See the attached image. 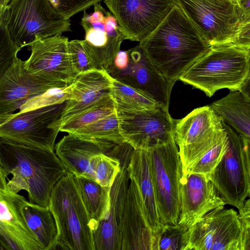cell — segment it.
Here are the masks:
<instances>
[{
	"label": "cell",
	"mask_w": 250,
	"mask_h": 250,
	"mask_svg": "<svg viewBox=\"0 0 250 250\" xmlns=\"http://www.w3.org/2000/svg\"><path fill=\"white\" fill-rule=\"evenodd\" d=\"M139 45L160 73L174 82L210 48L177 4Z\"/></svg>",
	"instance_id": "obj_1"
},
{
	"label": "cell",
	"mask_w": 250,
	"mask_h": 250,
	"mask_svg": "<svg viewBox=\"0 0 250 250\" xmlns=\"http://www.w3.org/2000/svg\"><path fill=\"white\" fill-rule=\"evenodd\" d=\"M0 166L13 177L9 188L28 192L30 202L48 207L51 192L68 172L54 151L0 138Z\"/></svg>",
	"instance_id": "obj_2"
},
{
	"label": "cell",
	"mask_w": 250,
	"mask_h": 250,
	"mask_svg": "<svg viewBox=\"0 0 250 250\" xmlns=\"http://www.w3.org/2000/svg\"><path fill=\"white\" fill-rule=\"evenodd\" d=\"M250 80V48L233 44L210 46L178 78L210 97L218 90H239Z\"/></svg>",
	"instance_id": "obj_3"
},
{
	"label": "cell",
	"mask_w": 250,
	"mask_h": 250,
	"mask_svg": "<svg viewBox=\"0 0 250 250\" xmlns=\"http://www.w3.org/2000/svg\"><path fill=\"white\" fill-rule=\"evenodd\" d=\"M48 207L58 231L55 250H95L88 216L72 173L68 172L54 186Z\"/></svg>",
	"instance_id": "obj_4"
},
{
	"label": "cell",
	"mask_w": 250,
	"mask_h": 250,
	"mask_svg": "<svg viewBox=\"0 0 250 250\" xmlns=\"http://www.w3.org/2000/svg\"><path fill=\"white\" fill-rule=\"evenodd\" d=\"M176 1L210 46L236 45L243 29L250 23V15L236 0Z\"/></svg>",
	"instance_id": "obj_5"
},
{
	"label": "cell",
	"mask_w": 250,
	"mask_h": 250,
	"mask_svg": "<svg viewBox=\"0 0 250 250\" xmlns=\"http://www.w3.org/2000/svg\"><path fill=\"white\" fill-rule=\"evenodd\" d=\"M66 20L49 0H11L7 6L6 27L20 48L34 41L71 31Z\"/></svg>",
	"instance_id": "obj_6"
},
{
	"label": "cell",
	"mask_w": 250,
	"mask_h": 250,
	"mask_svg": "<svg viewBox=\"0 0 250 250\" xmlns=\"http://www.w3.org/2000/svg\"><path fill=\"white\" fill-rule=\"evenodd\" d=\"M222 124L227 135V148L208 179L225 204L238 209L250 195V140Z\"/></svg>",
	"instance_id": "obj_7"
},
{
	"label": "cell",
	"mask_w": 250,
	"mask_h": 250,
	"mask_svg": "<svg viewBox=\"0 0 250 250\" xmlns=\"http://www.w3.org/2000/svg\"><path fill=\"white\" fill-rule=\"evenodd\" d=\"M158 212L163 225H176L181 210L182 165L174 137L149 150Z\"/></svg>",
	"instance_id": "obj_8"
},
{
	"label": "cell",
	"mask_w": 250,
	"mask_h": 250,
	"mask_svg": "<svg viewBox=\"0 0 250 250\" xmlns=\"http://www.w3.org/2000/svg\"><path fill=\"white\" fill-rule=\"evenodd\" d=\"M65 102L0 114V138L54 150Z\"/></svg>",
	"instance_id": "obj_9"
},
{
	"label": "cell",
	"mask_w": 250,
	"mask_h": 250,
	"mask_svg": "<svg viewBox=\"0 0 250 250\" xmlns=\"http://www.w3.org/2000/svg\"><path fill=\"white\" fill-rule=\"evenodd\" d=\"M116 111L120 133L135 149L149 150L174 138L175 119L161 106L142 111L116 106Z\"/></svg>",
	"instance_id": "obj_10"
},
{
	"label": "cell",
	"mask_w": 250,
	"mask_h": 250,
	"mask_svg": "<svg viewBox=\"0 0 250 250\" xmlns=\"http://www.w3.org/2000/svg\"><path fill=\"white\" fill-rule=\"evenodd\" d=\"M223 128L221 120L210 105L198 107L183 118L175 119L174 137L183 174L211 146Z\"/></svg>",
	"instance_id": "obj_11"
},
{
	"label": "cell",
	"mask_w": 250,
	"mask_h": 250,
	"mask_svg": "<svg viewBox=\"0 0 250 250\" xmlns=\"http://www.w3.org/2000/svg\"><path fill=\"white\" fill-rule=\"evenodd\" d=\"M81 24L85 35L83 46L95 68L107 72L120 51L122 42L126 40L115 18L100 2L94 5V11H83Z\"/></svg>",
	"instance_id": "obj_12"
},
{
	"label": "cell",
	"mask_w": 250,
	"mask_h": 250,
	"mask_svg": "<svg viewBox=\"0 0 250 250\" xmlns=\"http://www.w3.org/2000/svg\"><path fill=\"white\" fill-rule=\"evenodd\" d=\"M62 35L33 42L29 46L30 55L23 61V66L28 72L57 88L69 85L78 75L69 54L68 39Z\"/></svg>",
	"instance_id": "obj_13"
},
{
	"label": "cell",
	"mask_w": 250,
	"mask_h": 250,
	"mask_svg": "<svg viewBox=\"0 0 250 250\" xmlns=\"http://www.w3.org/2000/svg\"><path fill=\"white\" fill-rule=\"evenodd\" d=\"M185 250H242L240 223L233 208L208 212L188 229Z\"/></svg>",
	"instance_id": "obj_14"
},
{
	"label": "cell",
	"mask_w": 250,
	"mask_h": 250,
	"mask_svg": "<svg viewBox=\"0 0 250 250\" xmlns=\"http://www.w3.org/2000/svg\"><path fill=\"white\" fill-rule=\"evenodd\" d=\"M126 40L141 42L177 5L176 0H103Z\"/></svg>",
	"instance_id": "obj_15"
},
{
	"label": "cell",
	"mask_w": 250,
	"mask_h": 250,
	"mask_svg": "<svg viewBox=\"0 0 250 250\" xmlns=\"http://www.w3.org/2000/svg\"><path fill=\"white\" fill-rule=\"evenodd\" d=\"M133 149L125 142L120 144L121 169L110 188L107 211L92 232L95 250H121V223L130 181L127 167Z\"/></svg>",
	"instance_id": "obj_16"
},
{
	"label": "cell",
	"mask_w": 250,
	"mask_h": 250,
	"mask_svg": "<svg viewBox=\"0 0 250 250\" xmlns=\"http://www.w3.org/2000/svg\"><path fill=\"white\" fill-rule=\"evenodd\" d=\"M7 177L0 166V237L15 250H42L24 217L27 201L9 188Z\"/></svg>",
	"instance_id": "obj_17"
},
{
	"label": "cell",
	"mask_w": 250,
	"mask_h": 250,
	"mask_svg": "<svg viewBox=\"0 0 250 250\" xmlns=\"http://www.w3.org/2000/svg\"><path fill=\"white\" fill-rule=\"evenodd\" d=\"M127 51L129 63L127 68L108 73L112 78L143 91L158 104L168 110L170 94L175 82L169 81L160 73L139 44Z\"/></svg>",
	"instance_id": "obj_18"
},
{
	"label": "cell",
	"mask_w": 250,
	"mask_h": 250,
	"mask_svg": "<svg viewBox=\"0 0 250 250\" xmlns=\"http://www.w3.org/2000/svg\"><path fill=\"white\" fill-rule=\"evenodd\" d=\"M55 88L28 72L23 61L17 57L0 76V114L14 113L30 100Z\"/></svg>",
	"instance_id": "obj_19"
},
{
	"label": "cell",
	"mask_w": 250,
	"mask_h": 250,
	"mask_svg": "<svg viewBox=\"0 0 250 250\" xmlns=\"http://www.w3.org/2000/svg\"><path fill=\"white\" fill-rule=\"evenodd\" d=\"M180 195L177 224L187 229L208 212L224 208L225 205L210 180L199 173L183 174Z\"/></svg>",
	"instance_id": "obj_20"
},
{
	"label": "cell",
	"mask_w": 250,
	"mask_h": 250,
	"mask_svg": "<svg viewBox=\"0 0 250 250\" xmlns=\"http://www.w3.org/2000/svg\"><path fill=\"white\" fill-rule=\"evenodd\" d=\"M121 250H154L155 238L134 182L130 179L121 223Z\"/></svg>",
	"instance_id": "obj_21"
},
{
	"label": "cell",
	"mask_w": 250,
	"mask_h": 250,
	"mask_svg": "<svg viewBox=\"0 0 250 250\" xmlns=\"http://www.w3.org/2000/svg\"><path fill=\"white\" fill-rule=\"evenodd\" d=\"M112 79L108 72L103 70L93 69L79 73L70 84L71 99L65 102L58 123L59 128L71 117L111 94Z\"/></svg>",
	"instance_id": "obj_22"
},
{
	"label": "cell",
	"mask_w": 250,
	"mask_h": 250,
	"mask_svg": "<svg viewBox=\"0 0 250 250\" xmlns=\"http://www.w3.org/2000/svg\"><path fill=\"white\" fill-rule=\"evenodd\" d=\"M116 145L107 141L83 139L68 133L55 145V149L67 172L91 179V158L100 153H111Z\"/></svg>",
	"instance_id": "obj_23"
},
{
	"label": "cell",
	"mask_w": 250,
	"mask_h": 250,
	"mask_svg": "<svg viewBox=\"0 0 250 250\" xmlns=\"http://www.w3.org/2000/svg\"><path fill=\"white\" fill-rule=\"evenodd\" d=\"M127 171L130 179L137 187L145 217L155 238L163 225L157 209L149 151L134 149Z\"/></svg>",
	"instance_id": "obj_24"
},
{
	"label": "cell",
	"mask_w": 250,
	"mask_h": 250,
	"mask_svg": "<svg viewBox=\"0 0 250 250\" xmlns=\"http://www.w3.org/2000/svg\"><path fill=\"white\" fill-rule=\"evenodd\" d=\"M210 106L220 118L241 137L250 140V100L238 90H230Z\"/></svg>",
	"instance_id": "obj_25"
},
{
	"label": "cell",
	"mask_w": 250,
	"mask_h": 250,
	"mask_svg": "<svg viewBox=\"0 0 250 250\" xmlns=\"http://www.w3.org/2000/svg\"><path fill=\"white\" fill-rule=\"evenodd\" d=\"M73 179L93 232L107 211L111 187L102 186L95 180L83 176L73 175Z\"/></svg>",
	"instance_id": "obj_26"
},
{
	"label": "cell",
	"mask_w": 250,
	"mask_h": 250,
	"mask_svg": "<svg viewBox=\"0 0 250 250\" xmlns=\"http://www.w3.org/2000/svg\"><path fill=\"white\" fill-rule=\"evenodd\" d=\"M23 213L25 222L42 250H55L58 231L54 217L49 207L27 202Z\"/></svg>",
	"instance_id": "obj_27"
},
{
	"label": "cell",
	"mask_w": 250,
	"mask_h": 250,
	"mask_svg": "<svg viewBox=\"0 0 250 250\" xmlns=\"http://www.w3.org/2000/svg\"><path fill=\"white\" fill-rule=\"evenodd\" d=\"M111 93L118 107L142 111L160 106L143 91L113 78Z\"/></svg>",
	"instance_id": "obj_28"
},
{
	"label": "cell",
	"mask_w": 250,
	"mask_h": 250,
	"mask_svg": "<svg viewBox=\"0 0 250 250\" xmlns=\"http://www.w3.org/2000/svg\"><path fill=\"white\" fill-rule=\"evenodd\" d=\"M72 134L83 139L107 141L116 144L125 142L120 133L116 110L77 129Z\"/></svg>",
	"instance_id": "obj_29"
},
{
	"label": "cell",
	"mask_w": 250,
	"mask_h": 250,
	"mask_svg": "<svg viewBox=\"0 0 250 250\" xmlns=\"http://www.w3.org/2000/svg\"><path fill=\"white\" fill-rule=\"evenodd\" d=\"M115 110V101L112 94H109L63 122L60 126V131L73 133L77 129L110 114Z\"/></svg>",
	"instance_id": "obj_30"
},
{
	"label": "cell",
	"mask_w": 250,
	"mask_h": 250,
	"mask_svg": "<svg viewBox=\"0 0 250 250\" xmlns=\"http://www.w3.org/2000/svg\"><path fill=\"white\" fill-rule=\"evenodd\" d=\"M118 144L110 154L100 153L90 160L91 179L101 186L110 188L121 169V162L118 155Z\"/></svg>",
	"instance_id": "obj_31"
},
{
	"label": "cell",
	"mask_w": 250,
	"mask_h": 250,
	"mask_svg": "<svg viewBox=\"0 0 250 250\" xmlns=\"http://www.w3.org/2000/svg\"><path fill=\"white\" fill-rule=\"evenodd\" d=\"M227 146V135L223 127L211 146L188 168L185 174L199 173L208 179L211 172L225 153Z\"/></svg>",
	"instance_id": "obj_32"
},
{
	"label": "cell",
	"mask_w": 250,
	"mask_h": 250,
	"mask_svg": "<svg viewBox=\"0 0 250 250\" xmlns=\"http://www.w3.org/2000/svg\"><path fill=\"white\" fill-rule=\"evenodd\" d=\"M188 229L176 225H164L155 236L154 250H185Z\"/></svg>",
	"instance_id": "obj_33"
},
{
	"label": "cell",
	"mask_w": 250,
	"mask_h": 250,
	"mask_svg": "<svg viewBox=\"0 0 250 250\" xmlns=\"http://www.w3.org/2000/svg\"><path fill=\"white\" fill-rule=\"evenodd\" d=\"M71 99L70 84L65 87L52 88L28 101L21 107L20 111L27 110L38 107L61 104Z\"/></svg>",
	"instance_id": "obj_34"
},
{
	"label": "cell",
	"mask_w": 250,
	"mask_h": 250,
	"mask_svg": "<svg viewBox=\"0 0 250 250\" xmlns=\"http://www.w3.org/2000/svg\"><path fill=\"white\" fill-rule=\"evenodd\" d=\"M21 49L12 40L6 25L0 26V76L18 57Z\"/></svg>",
	"instance_id": "obj_35"
},
{
	"label": "cell",
	"mask_w": 250,
	"mask_h": 250,
	"mask_svg": "<svg viewBox=\"0 0 250 250\" xmlns=\"http://www.w3.org/2000/svg\"><path fill=\"white\" fill-rule=\"evenodd\" d=\"M68 49L73 67L78 74L96 69L91 59L83 46L82 40H74L69 41Z\"/></svg>",
	"instance_id": "obj_36"
},
{
	"label": "cell",
	"mask_w": 250,
	"mask_h": 250,
	"mask_svg": "<svg viewBox=\"0 0 250 250\" xmlns=\"http://www.w3.org/2000/svg\"><path fill=\"white\" fill-rule=\"evenodd\" d=\"M103 0H49L54 8L66 20Z\"/></svg>",
	"instance_id": "obj_37"
},
{
	"label": "cell",
	"mask_w": 250,
	"mask_h": 250,
	"mask_svg": "<svg viewBox=\"0 0 250 250\" xmlns=\"http://www.w3.org/2000/svg\"><path fill=\"white\" fill-rule=\"evenodd\" d=\"M242 250H250V200L246 199L238 208Z\"/></svg>",
	"instance_id": "obj_38"
},
{
	"label": "cell",
	"mask_w": 250,
	"mask_h": 250,
	"mask_svg": "<svg viewBox=\"0 0 250 250\" xmlns=\"http://www.w3.org/2000/svg\"><path fill=\"white\" fill-rule=\"evenodd\" d=\"M129 63V55L127 51H119L116 55L112 66L107 71H119L125 70Z\"/></svg>",
	"instance_id": "obj_39"
},
{
	"label": "cell",
	"mask_w": 250,
	"mask_h": 250,
	"mask_svg": "<svg viewBox=\"0 0 250 250\" xmlns=\"http://www.w3.org/2000/svg\"><path fill=\"white\" fill-rule=\"evenodd\" d=\"M7 5L0 4V26L6 25L7 20Z\"/></svg>",
	"instance_id": "obj_40"
},
{
	"label": "cell",
	"mask_w": 250,
	"mask_h": 250,
	"mask_svg": "<svg viewBox=\"0 0 250 250\" xmlns=\"http://www.w3.org/2000/svg\"><path fill=\"white\" fill-rule=\"evenodd\" d=\"M241 9L248 15H250V0H236Z\"/></svg>",
	"instance_id": "obj_41"
},
{
	"label": "cell",
	"mask_w": 250,
	"mask_h": 250,
	"mask_svg": "<svg viewBox=\"0 0 250 250\" xmlns=\"http://www.w3.org/2000/svg\"><path fill=\"white\" fill-rule=\"evenodd\" d=\"M11 0H0V4L3 5H7Z\"/></svg>",
	"instance_id": "obj_42"
},
{
	"label": "cell",
	"mask_w": 250,
	"mask_h": 250,
	"mask_svg": "<svg viewBox=\"0 0 250 250\" xmlns=\"http://www.w3.org/2000/svg\"><path fill=\"white\" fill-rule=\"evenodd\" d=\"M3 250V248H2L1 245V244L0 243V250Z\"/></svg>",
	"instance_id": "obj_43"
}]
</instances>
